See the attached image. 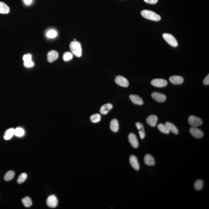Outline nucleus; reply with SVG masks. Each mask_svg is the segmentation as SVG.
<instances>
[{
    "mask_svg": "<svg viewBox=\"0 0 209 209\" xmlns=\"http://www.w3.org/2000/svg\"><path fill=\"white\" fill-rule=\"evenodd\" d=\"M141 14L145 18L152 21H159L161 20V16L153 11L144 10L141 11Z\"/></svg>",
    "mask_w": 209,
    "mask_h": 209,
    "instance_id": "f257e3e1",
    "label": "nucleus"
},
{
    "mask_svg": "<svg viewBox=\"0 0 209 209\" xmlns=\"http://www.w3.org/2000/svg\"><path fill=\"white\" fill-rule=\"evenodd\" d=\"M70 50L72 54L77 57H80L82 55L81 45L79 42H72L70 45Z\"/></svg>",
    "mask_w": 209,
    "mask_h": 209,
    "instance_id": "f03ea898",
    "label": "nucleus"
},
{
    "mask_svg": "<svg viewBox=\"0 0 209 209\" xmlns=\"http://www.w3.org/2000/svg\"><path fill=\"white\" fill-rule=\"evenodd\" d=\"M163 38L171 46L176 47L178 45V42L175 38L171 34L165 33L163 35Z\"/></svg>",
    "mask_w": 209,
    "mask_h": 209,
    "instance_id": "7ed1b4c3",
    "label": "nucleus"
},
{
    "mask_svg": "<svg viewBox=\"0 0 209 209\" xmlns=\"http://www.w3.org/2000/svg\"><path fill=\"white\" fill-rule=\"evenodd\" d=\"M188 122L190 125L193 127L199 126L203 123V121L200 118L194 115H191L189 117Z\"/></svg>",
    "mask_w": 209,
    "mask_h": 209,
    "instance_id": "20e7f679",
    "label": "nucleus"
},
{
    "mask_svg": "<svg viewBox=\"0 0 209 209\" xmlns=\"http://www.w3.org/2000/svg\"><path fill=\"white\" fill-rule=\"evenodd\" d=\"M46 204L50 208L56 207L58 204V200L55 195H51L48 197L46 201Z\"/></svg>",
    "mask_w": 209,
    "mask_h": 209,
    "instance_id": "39448f33",
    "label": "nucleus"
},
{
    "mask_svg": "<svg viewBox=\"0 0 209 209\" xmlns=\"http://www.w3.org/2000/svg\"><path fill=\"white\" fill-rule=\"evenodd\" d=\"M115 82L117 85L122 87H128L129 85L128 79L122 76H118L116 77Z\"/></svg>",
    "mask_w": 209,
    "mask_h": 209,
    "instance_id": "423d86ee",
    "label": "nucleus"
},
{
    "mask_svg": "<svg viewBox=\"0 0 209 209\" xmlns=\"http://www.w3.org/2000/svg\"><path fill=\"white\" fill-rule=\"evenodd\" d=\"M151 84L155 87L161 88L165 87L167 85V81L163 79H153L151 81Z\"/></svg>",
    "mask_w": 209,
    "mask_h": 209,
    "instance_id": "0eeeda50",
    "label": "nucleus"
},
{
    "mask_svg": "<svg viewBox=\"0 0 209 209\" xmlns=\"http://www.w3.org/2000/svg\"><path fill=\"white\" fill-rule=\"evenodd\" d=\"M190 132L193 136L197 138H202L204 135L203 131L196 127H193L191 128L190 129Z\"/></svg>",
    "mask_w": 209,
    "mask_h": 209,
    "instance_id": "6e6552de",
    "label": "nucleus"
},
{
    "mask_svg": "<svg viewBox=\"0 0 209 209\" xmlns=\"http://www.w3.org/2000/svg\"><path fill=\"white\" fill-rule=\"evenodd\" d=\"M152 97L157 102H163L166 100V96L164 94L158 92H153L152 94Z\"/></svg>",
    "mask_w": 209,
    "mask_h": 209,
    "instance_id": "1a4fd4ad",
    "label": "nucleus"
},
{
    "mask_svg": "<svg viewBox=\"0 0 209 209\" xmlns=\"http://www.w3.org/2000/svg\"><path fill=\"white\" fill-rule=\"evenodd\" d=\"M129 141L131 146L134 148H136L138 147L139 143L136 135L131 133L129 135Z\"/></svg>",
    "mask_w": 209,
    "mask_h": 209,
    "instance_id": "9d476101",
    "label": "nucleus"
},
{
    "mask_svg": "<svg viewBox=\"0 0 209 209\" xmlns=\"http://www.w3.org/2000/svg\"><path fill=\"white\" fill-rule=\"evenodd\" d=\"M59 57V54L55 51H51L47 54V60L49 62H52L57 59Z\"/></svg>",
    "mask_w": 209,
    "mask_h": 209,
    "instance_id": "9b49d317",
    "label": "nucleus"
},
{
    "mask_svg": "<svg viewBox=\"0 0 209 209\" xmlns=\"http://www.w3.org/2000/svg\"><path fill=\"white\" fill-rule=\"evenodd\" d=\"M129 162H130L131 166L135 170H139V164L138 160L136 156L133 155L130 156V158H129Z\"/></svg>",
    "mask_w": 209,
    "mask_h": 209,
    "instance_id": "f8f14e48",
    "label": "nucleus"
},
{
    "mask_svg": "<svg viewBox=\"0 0 209 209\" xmlns=\"http://www.w3.org/2000/svg\"><path fill=\"white\" fill-rule=\"evenodd\" d=\"M170 82L174 85H180L184 82L183 77L179 76H174L170 77L169 78Z\"/></svg>",
    "mask_w": 209,
    "mask_h": 209,
    "instance_id": "ddd939ff",
    "label": "nucleus"
},
{
    "mask_svg": "<svg viewBox=\"0 0 209 209\" xmlns=\"http://www.w3.org/2000/svg\"><path fill=\"white\" fill-rule=\"evenodd\" d=\"M158 117L154 115H152L149 116L146 119V122L151 126L154 127L156 126L157 122Z\"/></svg>",
    "mask_w": 209,
    "mask_h": 209,
    "instance_id": "4468645a",
    "label": "nucleus"
},
{
    "mask_svg": "<svg viewBox=\"0 0 209 209\" xmlns=\"http://www.w3.org/2000/svg\"><path fill=\"white\" fill-rule=\"evenodd\" d=\"M130 100L132 102L135 104L138 105H142L143 104V101L142 99L138 95H130L129 96Z\"/></svg>",
    "mask_w": 209,
    "mask_h": 209,
    "instance_id": "2eb2a0df",
    "label": "nucleus"
},
{
    "mask_svg": "<svg viewBox=\"0 0 209 209\" xmlns=\"http://www.w3.org/2000/svg\"><path fill=\"white\" fill-rule=\"evenodd\" d=\"M144 162L146 165L153 166L155 165V161L153 156L150 154H147L144 158Z\"/></svg>",
    "mask_w": 209,
    "mask_h": 209,
    "instance_id": "dca6fc26",
    "label": "nucleus"
},
{
    "mask_svg": "<svg viewBox=\"0 0 209 209\" xmlns=\"http://www.w3.org/2000/svg\"><path fill=\"white\" fill-rule=\"evenodd\" d=\"M112 107H113V105L111 103L104 104L101 107L100 110V112L102 114H107L109 112L110 110L112 109Z\"/></svg>",
    "mask_w": 209,
    "mask_h": 209,
    "instance_id": "f3484780",
    "label": "nucleus"
},
{
    "mask_svg": "<svg viewBox=\"0 0 209 209\" xmlns=\"http://www.w3.org/2000/svg\"><path fill=\"white\" fill-rule=\"evenodd\" d=\"M136 126L139 131V134L141 139H143L145 136V132L143 125L139 122H136Z\"/></svg>",
    "mask_w": 209,
    "mask_h": 209,
    "instance_id": "a211bd4d",
    "label": "nucleus"
},
{
    "mask_svg": "<svg viewBox=\"0 0 209 209\" xmlns=\"http://www.w3.org/2000/svg\"><path fill=\"white\" fill-rule=\"evenodd\" d=\"M110 128L111 130L114 132H117L119 129V124L117 120L113 119L111 120L110 124Z\"/></svg>",
    "mask_w": 209,
    "mask_h": 209,
    "instance_id": "6ab92c4d",
    "label": "nucleus"
},
{
    "mask_svg": "<svg viewBox=\"0 0 209 209\" xmlns=\"http://www.w3.org/2000/svg\"><path fill=\"white\" fill-rule=\"evenodd\" d=\"M165 125L166 126L169 131H171L176 135H178L179 133V130L178 128L173 124L169 122H167L165 124Z\"/></svg>",
    "mask_w": 209,
    "mask_h": 209,
    "instance_id": "aec40b11",
    "label": "nucleus"
},
{
    "mask_svg": "<svg viewBox=\"0 0 209 209\" xmlns=\"http://www.w3.org/2000/svg\"><path fill=\"white\" fill-rule=\"evenodd\" d=\"M9 6L3 2H0V13L6 14L10 12Z\"/></svg>",
    "mask_w": 209,
    "mask_h": 209,
    "instance_id": "412c9836",
    "label": "nucleus"
},
{
    "mask_svg": "<svg viewBox=\"0 0 209 209\" xmlns=\"http://www.w3.org/2000/svg\"><path fill=\"white\" fill-rule=\"evenodd\" d=\"M14 135V129L11 128L7 130L4 134V139L6 140H9Z\"/></svg>",
    "mask_w": 209,
    "mask_h": 209,
    "instance_id": "4be33fe9",
    "label": "nucleus"
},
{
    "mask_svg": "<svg viewBox=\"0 0 209 209\" xmlns=\"http://www.w3.org/2000/svg\"><path fill=\"white\" fill-rule=\"evenodd\" d=\"M15 173L13 170H10L5 174L4 177V179L5 181H10L14 178Z\"/></svg>",
    "mask_w": 209,
    "mask_h": 209,
    "instance_id": "5701e85b",
    "label": "nucleus"
},
{
    "mask_svg": "<svg viewBox=\"0 0 209 209\" xmlns=\"http://www.w3.org/2000/svg\"><path fill=\"white\" fill-rule=\"evenodd\" d=\"M22 202L24 206L26 207H29L32 204L31 200L29 197H26L23 199Z\"/></svg>",
    "mask_w": 209,
    "mask_h": 209,
    "instance_id": "b1692460",
    "label": "nucleus"
},
{
    "mask_svg": "<svg viewBox=\"0 0 209 209\" xmlns=\"http://www.w3.org/2000/svg\"><path fill=\"white\" fill-rule=\"evenodd\" d=\"M158 128L159 130L161 132L163 133L168 134L170 133V131H169L166 126L165 124H160L158 126Z\"/></svg>",
    "mask_w": 209,
    "mask_h": 209,
    "instance_id": "393cba45",
    "label": "nucleus"
},
{
    "mask_svg": "<svg viewBox=\"0 0 209 209\" xmlns=\"http://www.w3.org/2000/svg\"><path fill=\"white\" fill-rule=\"evenodd\" d=\"M24 134V130L22 128H18L14 129V135L18 137H22Z\"/></svg>",
    "mask_w": 209,
    "mask_h": 209,
    "instance_id": "a878e982",
    "label": "nucleus"
},
{
    "mask_svg": "<svg viewBox=\"0 0 209 209\" xmlns=\"http://www.w3.org/2000/svg\"><path fill=\"white\" fill-rule=\"evenodd\" d=\"M203 180L199 179V180H196V182H195L194 186H195V189L197 190H200L203 188Z\"/></svg>",
    "mask_w": 209,
    "mask_h": 209,
    "instance_id": "bb28decb",
    "label": "nucleus"
},
{
    "mask_svg": "<svg viewBox=\"0 0 209 209\" xmlns=\"http://www.w3.org/2000/svg\"><path fill=\"white\" fill-rule=\"evenodd\" d=\"M27 178V174L25 173H23L19 176L18 180H17V182L19 184L22 183L24 182L25 181Z\"/></svg>",
    "mask_w": 209,
    "mask_h": 209,
    "instance_id": "cd10ccee",
    "label": "nucleus"
},
{
    "mask_svg": "<svg viewBox=\"0 0 209 209\" xmlns=\"http://www.w3.org/2000/svg\"><path fill=\"white\" fill-rule=\"evenodd\" d=\"M90 120L93 123H97L101 120V115L99 114L93 115L90 117Z\"/></svg>",
    "mask_w": 209,
    "mask_h": 209,
    "instance_id": "c85d7f7f",
    "label": "nucleus"
},
{
    "mask_svg": "<svg viewBox=\"0 0 209 209\" xmlns=\"http://www.w3.org/2000/svg\"><path fill=\"white\" fill-rule=\"evenodd\" d=\"M46 36L48 38H53L56 37L57 36V33L55 30H50L48 31L46 33Z\"/></svg>",
    "mask_w": 209,
    "mask_h": 209,
    "instance_id": "c756f323",
    "label": "nucleus"
},
{
    "mask_svg": "<svg viewBox=\"0 0 209 209\" xmlns=\"http://www.w3.org/2000/svg\"><path fill=\"white\" fill-rule=\"evenodd\" d=\"M72 58H73V55L71 52H67L64 54L63 59L65 61H70L72 59Z\"/></svg>",
    "mask_w": 209,
    "mask_h": 209,
    "instance_id": "7c9ffc66",
    "label": "nucleus"
},
{
    "mask_svg": "<svg viewBox=\"0 0 209 209\" xmlns=\"http://www.w3.org/2000/svg\"><path fill=\"white\" fill-rule=\"evenodd\" d=\"M23 59L24 62L32 61L31 55L30 54H25L24 55Z\"/></svg>",
    "mask_w": 209,
    "mask_h": 209,
    "instance_id": "2f4dec72",
    "label": "nucleus"
},
{
    "mask_svg": "<svg viewBox=\"0 0 209 209\" xmlns=\"http://www.w3.org/2000/svg\"><path fill=\"white\" fill-rule=\"evenodd\" d=\"M24 66L27 68H31L33 66L34 64L33 62L32 61H27V62H24Z\"/></svg>",
    "mask_w": 209,
    "mask_h": 209,
    "instance_id": "473e14b6",
    "label": "nucleus"
},
{
    "mask_svg": "<svg viewBox=\"0 0 209 209\" xmlns=\"http://www.w3.org/2000/svg\"><path fill=\"white\" fill-rule=\"evenodd\" d=\"M203 83L205 85H209V74H208L207 76L204 78L203 80Z\"/></svg>",
    "mask_w": 209,
    "mask_h": 209,
    "instance_id": "72a5a7b5",
    "label": "nucleus"
},
{
    "mask_svg": "<svg viewBox=\"0 0 209 209\" xmlns=\"http://www.w3.org/2000/svg\"><path fill=\"white\" fill-rule=\"evenodd\" d=\"M146 3L150 4H156L158 1V0H144Z\"/></svg>",
    "mask_w": 209,
    "mask_h": 209,
    "instance_id": "f704fd0d",
    "label": "nucleus"
},
{
    "mask_svg": "<svg viewBox=\"0 0 209 209\" xmlns=\"http://www.w3.org/2000/svg\"><path fill=\"white\" fill-rule=\"evenodd\" d=\"M25 3L27 5L30 4L32 2V0H23Z\"/></svg>",
    "mask_w": 209,
    "mask_h": 209,
    "instance_id": "c9c22d12",
    "label": "nucleus"
}]
</instances>
